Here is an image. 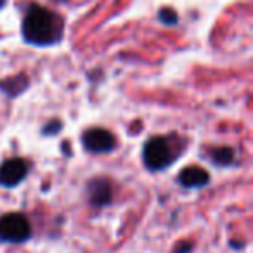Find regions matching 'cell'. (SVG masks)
<instances>
[{
	"label": "cell",
	"instance_id": "obj_1",
	"mask_svg": "<svg viewBox=\"0 0 253 253\" xmlns=\"http://www.w3.org/2000/svg\"><path fill=\"white\" fill-rule=\"evenodd\" d=\"M64 21L59 14L32 4L23 19V39L30 45L49 47L63 40Z\"/></svg>",
	"mask_w": 253,
	"mask_h": 253
},
{
	"label": "cell",
	"instance_id": "obj_2",
	"mask_svg": "<svg viewBox=\"0 0 253 253\" xmlns=\"http://www.w3.org/2000/svg\"><path fill=\"white\" fill-rule=\"evenodd\" d=\"M177 160V151L173 149V144L167 137H151L144 144L142 149V162H144L146 169L153 170H163L169 165H172Z\"/></svg>",
	"mask_w": 253,
	"mask_h": 253
},
{
	"label": "cell",
	"instance_id": "obj_3",
	"mask_svg": "<svg viewBox=\"0 0 253 253\" xmlns=\"http://www.w3.org/2000/svg\"><path fill=\"white\" fill-rule=\"evenodd\" d=\"M32 236V225L21 213H5L0 217V239L5 243H25Z\"/></svg>",
	"mask_w": 253,
	"mask_h": 253
},
{
	"label": "cell",
	"instance_id": "obj_4",
	"mask_svg": "<svg viewBox=\"0 0 253 253\" xmlns=\"http://www.w3.org/2000/svg\"><path fill=\"white\" fill-rule=\"evenodd\" d=\"M82 142H84V148L88 153H97V155L111 153L116 146L113 134L109 130H104V128H90V130L84 132Z\"/></svg>",
	"mask_w": 253,
	"mask_h": 253
},
{
	"label": "cell",
	"instance_id": "obj_5",
	"mask_svg": "<svg viewBox=\"0 0 253 253\" xmlns=\"http://www.w3.org/2000/svg\"><path fill=\"white\" fill-rule=\"evenodd\" d=\"M28 175V165L21 158H11L0 165V186L16 187Z\"/></svg>",
	"mask_w": 253,
	"mask_h": 253
},
{
	"label": "cell",
	"instance_id": "obj_6",
	"mask_svg": "<svg viewBox=\"0 0 253 253\" xmlns=\"http://www.w3.org/2000/svg\"><path fill=\"white\" fill-rule=\"evenodd\" d=\"M87 196L94 207H106L113 200V186L108 179H94L88 182Z\"/></svg>",
	"mask_w": 253,
	"mask_h": 253
},
{
	"label": "cell",
	"instance_id": "obj_7",
	"mask_svg": "<svg viewBox=\"0 0 253 253\" xmlns=\"http://www.w3.org/2000/svg\"><path fill=\"white\" fill-rule=\"evenodd\" d=\"M210 182V175L201 167H187L179 173V184L187 189H200Z\"/></svg>",
	"mask_w": 253,
	"mask_h": 253
},
{
	"label": "cell",
	"instance_id": "obj_8",
	"mask_svg": "<svg viewBox=\"0 0 253 253\" xmlns=\"http://www.w3.org/2000/svg\"><path fill=\"white\" fill-rule=\"evenodd\" d=\"M0 88L2 92L9 95V97H16V95L23 94V92L28 88V78L25 75H14L11 78H5V80L0 82Z\"/></svg>",
	"mask_w": 253,
	"mask_h": 253
},
{
	"label": "cell",
	"instance_id": "obj_9",
	"mask_svg": "<svg viewBox=\"0 0 253 253\" xmlns=\"http://www.w3.org/2000/svg\"><path fill=\"white\" fill-rule=\"evenodd\" d=\"M211 160H213L215 165L218 167H227L234 160V151L231 148H218L211 153Z\"/></svg>",
	"mask_w": 253,
	"mask_h": 253
},
{
	"label": "cell",
	"instance_id": "obj_10",
	"mask_svg": "<svg viewBox=\"0 0 253 253\" xmlns=\"http://www.w3.org/2000/svg\"><path fill=\"white\" fill-rule=\"evenodd\" d=\"M158 18H160V21H162L163 25H167V26H173V25H177V21H179V16H177V12L173 11V9H170V7L162 9V11H160V14H158Z\"/></svg>",
	"mask_w": 253,
	"mask_h": 253
},
{
	"label": "cell",
	"instance_id": "obj_11",
	"mask_svg": "<svg viewBox=\"0 0 253 253\" xmlns=\"http://www.w3.org/2000/svg\"><path fill=\"white\" fill-rule=\"evenodd\" d=\"M61 130V123L59 122H50L45 125V128H43V134L45 135H54L56 132Z\"/></svg>",
	"mask_w": 253,
	"mask_h": 253
},
{
	"label": "cell",
	"instance_id": "obj_12",
	"mask_svg": "<svg viewBox=\"0 0 253 253\" xmlns=\"http://www.w3.org/2000/svg\"><path fill=\"white\" fill-rule=\"evenodd\" d=\"M193 248V245H191V243H186V245H179V248L175 250V253H189V250Z\"/></svg>",
	"mask_w": 253,
	"mask_h": 253
},
{
	"label": "cell",
	"instance_id": "obj_13",
	"mask_svg": "<svg viewBox=\"0 0 253 253\" xmlns=\"http://www.w3.org/2000/svg\"><path fill=\"white\" fill-rule=\"evenodd\" d=\"M5 2H7V0H0V9L4 7V5H5Z\"/></svg>",
	"mask_w": 253,
	"mask_h": 253
}]
</instances>
